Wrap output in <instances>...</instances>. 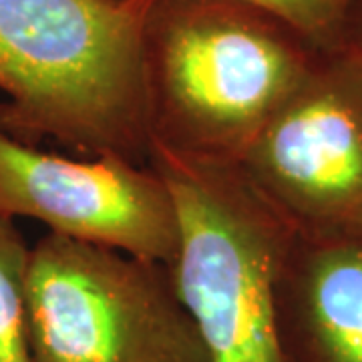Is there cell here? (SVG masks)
<instances>
[{
	"label": "cell",
	"mask_w": 362,
	"mask_h": 362,
	"mask_svg": "<svg viewBox=\"0 0 362 362\" xmlns=\"http://www.w3.org/2000/svg\"><path fill=\"white\" fill-rule=\"evenodd\" d=\"M153 0H0V125L85 157L147 165Z\"/></svg>",
	"instance_id": "cell-1"
},
{
	"label": "cell",
	"mask_w": 362,
	"mask_h": 362,
	"mask_svg": "<svg viewBox=\"0 0 362 362\" xmlns=\"http://www.w3.org/2000/svg\"><path fill=\"white\" fill-rule=\"evenodd\" d=\"M318 51L238 0H153L145 33L151 145L235 168Z\"/></svg>",
	"instance_id": "cell-2"
},
{
	"label": "cell",
	"mask_w": 362,
	"mask_h": 362,
	"mask_svg": "<svg viewBox=\"0 0 362 362\" xmlns=\"http://www.w3.org/2000/svg\"><path fill=\"white\" fill-rule=\"evenodd\" d=\"M147 165L173 195L180 244L169 272L207 362H288L278 278L294 232L235 168L189 161L157 145Z\"/></svg>",
	"instance_id": "cell-3"
},
{
	"label": "cell",
	"mask_w": 362,
	"mask_h": 362,
	"mask_svg": "<svg viewBox=\"0 0 362 362\" xmlns=\"http://www.w3.org/2000/svg\"><path fill=\"white\" fill-rule=\"evenodd\" d=\"M33 362H207L168 264L59 233L30 246Z\"/></svg>",
	"instance_id": "cell-4"
},
{
	"label": "cell",
	"mask_w": 362,
	"mask_h": 362,
	"mask_svg": "<svg viewBox=\"0 0 362 362\" xmlns=\"http://www.w3.org/2000/svg\"><path fill=\"white\" fill-rule=\"evenodd\" d=\"M235 169L298 235L362 233V52L318 51Z\"/></svg>",
	"instance_id": "cell-5"
},
{
	"label": "cell",
	"mask_w": 362,
	"mask_h": 362,
	"mask_svg": "<svg viewBox=\"0 0 362 362\" xmlns=\"http://www.w3.org/2000/svg\"><path fill=\"white\" fill-rule=\"evenodd\" d=\"M0 216L51 233L171 264L180 226L173 195L149 165L73 157L14 139L0 125Z\"/></svg>",
	"instance_id": "cell-6"
},
{
	"label": "cell",
	"mask_w": 362,
	"mask_h": 362,
	"mask_svg": "<svg viewBox=\"0 0 362 362\" xmlns=\"http://www.w3.org/2000/svg\"><path fill=\"white\" fill-rule=\"evenodd\" d=\"M278 324L288 362H362V233H292Z\"/></svg>",
	"instance_id": "cell-7"
},
{
	"label": "cell",
	"mask_w": 362,
	"mask_h": 362,
	"mask_svg": "<svg viewBox=\"0 0 362 362\" xmlns=\"http://www.w3.org/2000/svg\"><path fill=\"white\" fill-rule=\"evenodd\" d=\"M30 246L11 218L0 216V362H33L26 274Z\"/></svg>",
	"instance_id": "cell-8"
},
{
	"label": "cell",
	"mask_w": 362,
	"mask_h": 362,
	"mask_svg": "<svg viewBox=\"0 0 362 362\" xmlns=\"http://www.w3.org/2000/svg\"><path fill=\"white\" fill-rule=\"evenodd\" d=\"M274 14L316 51L344 45L349 23L361 0H238Z\"/></svg>",
	"instance_id": "cell-9"
},
{
	"label": "cell",
	"mask_w": 362,
	"mask_h": 362,
	"mask_svg": "<svg viewBox=\"0 0 362 362\" xmlns=\"http://www.w3.org/2000/svg\"><path fill=\"white\" fill-rule=\"evenodd\" d=\"M344 42L362 52V0L358 2V6L354 8V13H352Z\"/></svg>",
	"instance_id": "cell-10"
}]
</instances>
